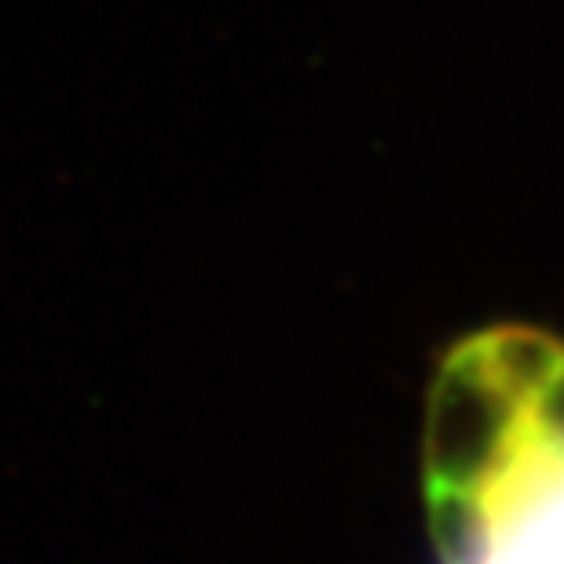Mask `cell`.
<instances>
[{
    "label": "cell",
    "instance_id": "obj_1",
    "mask_svg": "<svg viewBox=\"0 0 564 564\" xmlns=\"http://www.w3.org/2000/svg\"><path fill=\"white\" fill-rule=\"evenodd\" d=\"M440 564H564V348L532 326L473 334L429 403Z\"/></svg>",
    "mask_w": 564,
    "mask_h": 564
}]
</instances>
